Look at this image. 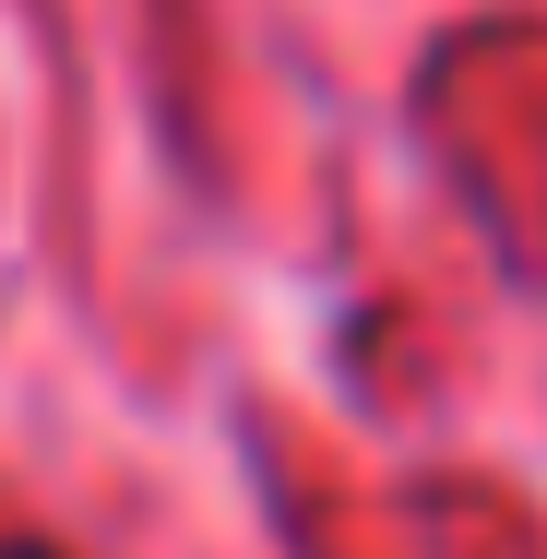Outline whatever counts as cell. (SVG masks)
Returning a JSON list of instances; mask_svg holds the SVG:
<instances>
[{
    "label": "cell",
    "mask_w": 547,
    "mask_h": 559,
    "mask_svg": "<svg viewBox=\"0 0 547 559\" xmlns=\"http://www.w3.org/2000/svg\"><path fill=\"white\" fill-rule=\"evenodd\" d=\"M0 559H60V548H36V536H0Z\"/></svg>",
    "instance_id": "obj_1"
}]
</instances>
